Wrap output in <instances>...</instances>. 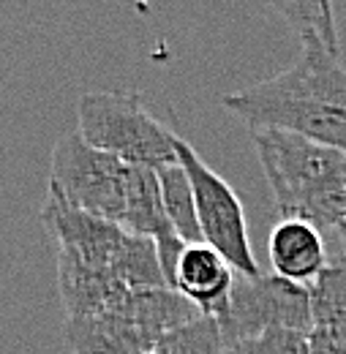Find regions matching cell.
Wrapping results in <instances>:
<instances>
[{"mask_svg":"<svg viewBox=\"0 0 346 354\" xmlns=\"http://www.w3.org/2000/svg\"><path fill=\"white\" fill-rule=\"evenodd\" d=\"M221 104L257 129H278L346 153V68L341 49L300 33V57L281 74L221 95Z\"/></svg>","mask_w":346,"mask_h":354,"instance_id":"obj_1","label":"cell"},{"mask_svg":"<svg viewBox=\"0 0 346 354\" xmlns=\"http://www.w3.org/2000/svg\"><path fill=\"white\" fill-rule=\"evenodd\" d=\"M281 218L336 232L346 218V153L278 129L251 131Z\"/></svg>","mask_w":346,"mask_h":354,"instance_id":"obj_2","label":"cell"},{"mask_svg":"<svg viewBox=\"0 0 346 354\" xmlns=\"http://www.w3.org/2000/svg\"><path fill=\"white\" fill-rule=\"evenodd\" d=\"M77 133L129 167L161 169L177 161V133L153 118L139 93L85 90L77 101Z\"/></svg>","mask_w":346,"mask_h":354,"instance_id":"obj_3","label":"cell"},{"mask_svg":"<svg viewBox=\"0 0 346 354\" xmlns=\"http://www.w3.org/2000/svg\"><path fill=\"white\" fill-rule=\"evenodd\" d=\"M174 153L194 191L202 240L213 251H218L237 275H248V278L260 275L262 270L251 248L246 210L235 188L213 167H208L202 156L191 147V142H185L183 136H174Z\"/></svg>","mask_w":346,"mask_h":354,"instance_id":"obj_4","label":"cell"},{"mask_svg":"<svg viewBox=\"0 0 346 354\" xmlns=\"http://www.w3.org/2000/svg\"><path fill=\"white\" fill-rule=\"evenodd\" d=\"M126 183L129 164L90 147L77 131L55 142L46 185L57 191L71 207L120 223L126 210Z\"/></svg>","mask_w":346,"mask_h":354,"instance_id":"obj_5","label":"cell"},{"mask_svg":"<svg viewBox=\"0 0 346 354\" xmlns=\"http://www.w3.org/2000/svg\"><path fill=\"white\" fill-rule=\"evenodd\" d=\"M216 322L224 330L229 349L264 330H292L308 335L313 330L311 295L308 286L292 283L275 272H260L254 278L235 272L229 313Z\"/></svg>","mask_w":346,"mask_h":354,"instance_id":"obj_6","label":"cell"},{"mask_svg":"<svg viewBox=\"0 0 346 354\" xmlns=\"http://www.w3.org/2000/svg\"><path fill=\"white\" fill-rule=\"evenodd\" d=\"M39 218L46 226V232L55 237L60 254H69L80 259L82 265L107 270V272L129 234L120 223L104 221V218H95L90 213L71 207L49 185H46V199H44Z\"/></svg>","mask_w":346,"mask_h":354,"instance_id":"obj_7","label":"cell"},{"mask_svg":"<svg viewBox=\"0 0 346 354\" xmlns=\"http://www.w3.org/2000/svg\"><path fill=\"white\" fill-rule=\"evenodd\" d=\"M235 270L208 243L185 245L174 270V292L191 300L202 316L224 319L229 313Z\"/></svg>","mask_w":346,"mask_h":354,"instance_id":"obj_8","label":"cell"},{"mask_svg":"<svg viewBox=\"0 0 346 354\" xmlns=\"http://www.w3.org/2000/svg\"><path fill=\"white\" fill-rule=\"evenodd\" d=\"M267 254L275 275L300 286H311L330 262L322 232L298 218H281L273 226Z\"/></svg>","mask_w":346,"mask_h":354,"instance_id":"obj_9","label":"cell"},{"mask_svg":"<svg viewBox=\"0 0 346 354\" xmlns=\"http://www.w3.org/2000/svg\"><path fill=\"white\" fill-rule=\"evenodd\" d=\"M57 292L66 306V319H77L118 310L131 289L112 272L87 267L80 259L57 251Z\"/></svg>","mask_w":346,"mask_h":354,"instance_id":"obj_10","label":"cell"},{"mask_svg":"<svg viewBox=\"0 0 346 354\" xmlns=\"http://www.w3.org/2000/svg\"><path fill=\"white\" fill-rule=\"evenodd\" d=\"M63 338L74 354H153L156 338L123 313H95L66 319Z\"/></svg>","mask_w":346,"mask_h":354,"instance_id":"obj_11","label":"cell"},{"mask_svg":"<svg viewBox=\"0 0 346 354\" xmlns=\"http://www.w3.org/2000/svg\"><path fill=\"white\" fill-rule=\"evenodd\" d=\"M115 313H123L134 324L147 330L156 341L202 316L191 300H185L174 289H131Z\"/></svg>","mask_w":346,"mask_h":354,"instance_id":"obj_12","label":"cell"},{"mask_svg":"<svg viewBox=\"0 0 346 354\" xmlns=\"http://www.w3.org/2000/svg\"><path fill=\"white\" fill-rule=\"evenodd\" d=\"M109 272L129 289H170L161 270L156 240L139 237L131 232L126 234L120 251L115 254Z\"/></svg>","mask_w":346,"mask_h":354,"instance_id":"obj_13","label":"cell"},{"mask_svg":"<svg viewBox=\"0 0 346 354\" xmlns=\"http://www.w3.org/2000/svg\"><path fill=\"white\" fill-rule=\"evenodd\" d=\"M156 172H158V183H161L164 210H167V218L172 223L174 234L185 245L205 243L202 240V229H199V218H197L194 191H191V183H188V175L183 172V167L174 161V164L161 167Z\"/></svg>","mask_w":346,"mask_h":354,"instance_id":"obj_14","label":"cell"},{"mask_svg":"<svg viewBox=\"0 0 346 354\" xmlns=\"http://www.w3.org/2000/svg\"><path fill=\"white\" fill-rule=\"evenodd\" d=\"M313 327H346V254L330 257L322 275L308 286Z\"/></svg>","mask_w":346,"mask_h":354,"instance_id":"obj_15","label":"cell"},{"mask_svg":"<svg viewBox=\"0 0 346 354\" xmlns=\"http://www.w3.org/2000/svg\"><path fill=\"white\" fill-rule=\"evenodd\" d=\"M156 354H232V349L216 319L199 316L197 322L164 335L156 344Z\"/></svg>","mask_w":346,"mask_h":354,"instance_id":"obj_16","label":"cell"},{"mask_svg":"<svg viewBox=\"0 0 346 354\" xmlns=\"http://www.w3.org/2000/svg\"><path fill=\"white\" fill-rule=\"evenodd\" d=\"M278 14L286 17V22L300 33H313L319 36L325 44L333 49H341L338 44V30H336V17H333V6L330 3H311V0H281L273 6Z\"/></svg>","mask_w":346,"mask_h":354,"instance_id":"obj_17","label":"cell"},{"mask_svg":"<svg viewBox=\"0 0 346 354\" xmlns=\"http://www.w3.org/2000/svg\"><path fill=\"white\" fill-rule=\"evenodd\" d=\"M232 354H308V335L292 330H264L235 344Z\"/></svg>","mask_w":346,"mask_h":354,"instance_id":"obj_18","label":"cell"},{"mask_svg":"<svg viewBox=\"0 0 346 354\" xmlns=\"http://www.w3.org/2000/svg\"><path fill=\"white\" fill-rule=\"evenodd\" d=\"M308 354H346V327H313L308 333Z\"/></svg>","mask_w":346,"mask_h":354,"instance_id":"obj_19","label":"cell"},{"mask_svg":"<svg viewBox=\"0 0 346 354\" xmlns=\"http://www.w3.org/2000/svg\"><path fill=\"white\" fill-rule=\"evenodd\" d=\"M333 234L338 237V243H341V251H344V254H346V218H344V221H341V223H338V229H336Z\"/></svg>","mask_w":346,"mask_h":354,"instance_id":"obj_20","label":"cell"},{"mask_svg":"<svg viewBox=\"0 0 346 354\" xmlns=\"http://www.w3.org/2000/svg\"><path fill=\"white\" fill-rule=\"evenodd\" d=\"M153 354H156V352H153Z\"/></svg>","mask_w":346,"mask_h":354,"instance_id":"obj_21","label":"cell"}]
</instances>
